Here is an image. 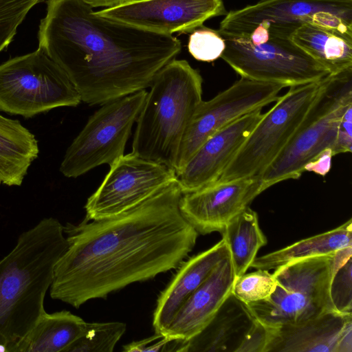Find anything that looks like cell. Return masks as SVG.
<instances>
[{
  "label": "cell",
  "mask_w": 352,
  "mask_h": 352,
  "mask_svg": "<svg viewBox=\"0 0 352 352\" xmlns=\"http://www.w3.org/2000/svg\"><path fill=\"white\" fill-rule=\"evenodd\" d=\"M182 195L176 179L122 213L67 223L68 247L55 265L51 298L78 309L178 268L199 235L182 214Z\"/></svg>",
  "instance_id": "6da1fadb"
},
{
  "label": "cell",
  "mask_w": 352,
  "mask_h": 352,
  "mask_svg": "<svg viewBox=\"0 0 352 352\" xmlns=\"http://www.w3.org/2000/svg\"><path fill=\"white\" fill-rule=\"evenodd\" d=\"M38 47L67 74L81 101L101 105L149 87L181 42L97 15L82 0H47Z\"/></svg>",
  "instance_id": "7a4b0ae2"
},
{
  "label": "cell",
  "mask_w": 352,
  "mask_h": 352,
  "mask_svg": "<svg viewBox=\"0 0 352 352\" xmlns=\"http://www.w3.org/2000/svg\"><path fill=\"white\" fill-rule=\"evenodd\" d=\"M68 247L64 226L41 219L0 261V351L11 352L45 312L54 267Z\"/></svg>",
  "instance_id": "3957f363"
},
{
  "label": "cell",
  "mask_w": 352,
  "mask_h": 352,
  "mask_svg": "<svg viewBox=\"0 0 352 352\" xmlns=\"http://www.w3.org/2000/svg\"><path fill=\"white\" fill-rule=\"evenodd\" d=\"M203 79L185 60L155 75L136 120L132 153L175 170L182 140L202 100Z\"/></svg>",
  "instance_id": "277c9868"
},
{
  "label": "cell",
  "mask_w": 352,
  "mask_h": 352,
  "mask_svg": "<svg viewBox=\"0 0 352 352\" xmlns=\"http://www.w3.org/2000/svg\"><path fill=\"white\" fill-rule=\"evenodd\" d=\"M350 257L352 246L335 254L298 260L274 270L276 288L266 299L248 304L265 326L276 328L338 311L330 296L333 274Z\"/></svg>",
  "instance_id": "5b68a950"
},
{
  "label": "cell",
  "mask_w": 352,
  "mask_h": 352,
  "mask_svg": "<svg viewBox=\"0 0 352 352\" xmlns=\"http://www.w3.org/2000/svg\"><path fill=\"white\" fill-rule=\"evenodd\" d=\"M351 105L352 67L324 77L296 131L260 176L263 190L298 179L305 166L324 150L331 148L333 154L342 116Z\"/></svg>",
  "instance_id": "8992f818"
},
{
  "label": "cell",
  "mask_w": 352,
  "mask_h": 352,
  "mask_svg": "<svg viewBox=\"0 0 352 352\" xmlns=\"http://www.w3.org/2000/svg\"><path fill=\"white\" fill-rule=\"evenodd\" d=\"M81 102L65 72L39 48L0 65V111L30 118Z\"/></svg>",
  "instance_id": "52a82bcc"
},
{
  "label": "cell",
  "mask_w": 352,
  "mask_h": 352,
  "mask_svg": "<svg viewBox=\"0 0 352 352\" xmlns=\"http://www.w3.org/2000/svg\"><path fill=\"white\" fill-rule=\"evenodd\" d=\"M322 80L289 87L279 96L263 113L217 182L260 177L296 131L318 95Z\"/></svg>",
  "instance_id": "ba28073f"
},
{
  "label": "cell",
  "mask_w": 352,
  "mask_h": 352,
  "mask_svg": "<svg viewBox=\"0 0 352 352\" xmlns=\"http://www.w3.org/2000/svg\"><path fill=\"white\" fill-rule=\"evenodd\" d=\"M304 23L352 34V0H260L227 13L217 31L223 38H241L259 27L269 37L289 39Z\"/></svg>",
  "instance_id": "9c48e42d"
},
{
  "label": "cell",
  "mask_w": 352,
  "mask_h": 352,
  "mask_svg": "<svg viewBox=\"0 0 352 352\" xmlns=\"http://www.w3.org/2000/svg\"><path fill=\"white\" fill-rule=\"evenodd\" d=\"M146 94L144 89L101 104L67 148L60 173L76 178L122 157Z\"/></svg>",
  "instance_id": "30bf717a"
},
{
  "label": "cell",
  "mask_w": 352,
  "mask_h": 352,
  "mask_svg": "<svg viewBox=\"0 0 352 352\" xmlns=\"http://www.w3.org/2000/svg\"><path fill=\"white\" fill-rule=\"evenodd\" d=\"M221 58L241 77L286 87L317 82L328 71L289 38L269 37L254 44L248 38H223Z\"/></svg>",
  "instance_id": "8fae6325"
},
{
  "label": "cell",
  "mask_w": 352,
  "mask_h": 352,
  "mask_svg": "<svg viewBox=\"0 0 352 352\" xmlns=\"http://www.w3.org/2000/svg\"><path fill=\"white\" fill-rule=\"evenodd\" d=\"M98 189L87 199L85 219L109 217L142 204L177 179L174 169L133 153L110 166Z\"/></svg>",
  "instance_id": "7c38bea8"
},
{
  "label": "cell",
  "mask_w": 352,
  "mask_h": 352,
  "mask_svg": "<svg viewBox=\"0 0 352 352\" xmlns=\"http://www.w3.org/2000/svg\"><path fill=\"white\" fill-rule=\"evenodd\" d=\"M286 87L242 78L209 100H202L193 113L182 140L176 175L199 147L214 133L235 120L275 102Z\"/></svg>",
  "instance_id": "4fadbf2b"
},
{
  "label": "cell",
  "mask_w": 352,
  "mask_h": 352,
  "mask_svg": "<svg viewBox=\"0 0 352 352\" xmlns=\"http://www.w3.org/2000/svg\"><path fill=\"white\" fill-rule=\"evenodd\" d=\"M95 13L151 32L172 35L201 27L212 17L226 14L222 0H130Z\"/></svg>",
  "instance_id": "5bb4252c"
},
{
  "label": "cell",
  "mask_w": 352,
  "mask_h": 352,
  "mask_svg": "<svg viewBox=\"0 0 352 352\" xmlns=\"http://www.w3.org/2000/svg\"><path fill=\"white\" fill-rule=\"evenodd\" d=\"M270 331L230 292L208 323L187 341L185 352H265Z\"/></svg>",
  "instance_id": "9a60e30c"
},
{
  "label": "cell",
  "mask_w": 352,
  "mask_h": 352,
  "mask_svg": "<svg viewBox=\"0 0 352 352\" xmlns=\"http://www.w3.org/2000/svg\"><path fill=\"white\" fill-rule=\"evenodd\" d=\"M264 190L259 177L217 182L182 195V214L199 234L222 232Z\"/></svg>",
  "instance_id": "2e32d148"
},
{
  "label": "cell",
  "mask_w": 352,
  "mask_h": 352,
  "mask_svg": "<svg viewBox=\"0 0 352 352\" xmlns=\"http://www.w3.org/2000/svg\"><path fill=\"white\" fill-rule=\"evenodd\" d=\"M263 113L259 109L245 114L208 138L176 175L182 193L217 182Z\"/></svg>",
  "instance_id": "e0dca14e"
},
{
  "label": "cell",
  "mask_w": 352,
  "mask_h": 352,
  "mask_svg": "<svg viewBox=\"0 0 352 352\" xmlns=\"http://www.w3.org/2000/svg\"><path fill=\"white\" fill-rule=\"evenodd\" d=\"M265 352H352V313L329 311L270 328Z\"/></svg>",
  "instance_id": "ac0fdd59"
},
{
  "label": "cell",
  "mask_w": 352,
  "mask_h": 352,
  "mask_svg": "<svg viewBox=\"0 0 352 352\" xmlns=\"http://www.w3.org/2000/svg\"><path fill=\"white\" fill-rule=\"evenodd\" d=\"M235 276L230 256L223 258L177 312L166 332L188 341L208 323L230 294Z\"/></svg>",
  "instance_id": "d6986e66"
},
{
  "label": "cell",
  "mask_w": 352,
  "mask_h": 352,
  "mask_svg": "<svg viewBox=\"0 0 352 352\" xmlns=\"http://www.w3.org/2000/svg\"><path fill=\"white\" fill-rule=\"evenodd\" d=\"M230 256L223 239L210 248L184 261L166 288L160 293L153 312L155 333H164L173 318L210 274L216 265Z\"/></svg>",
  "instance_id": "ffe728a7"
},
{
  "label": "cell",
  "mask_w": 352,
  "mask_h": 352,
  "mask_svg": "<svg viewBox=\"0 0 352 352\" xmlns=\"http://www.w3.org/2000/svg\"><path fill=\"white\" fill-rule=\"evenodd\" d=\"M289 39L306 54L335 74L352 67V34L304 23Z\"/></svg>",
  "instance_id": "44dd1931"
},
{
  "label": "cell",
  "mask_w": 352,
  "mask_h": 352,
  "mask_svg": "<svg viewBox=\"0 0 352 352\" xmlns=\"http://www.w3.org/2000/svg\"><path fill=\"white\" fill-rule=\"evenodd\" d=\"M38 154L34 135L19 120L0 114V185L21 186Z\"/></svg>",
  "instance_id": "7402d4cb"
},
{
  "label": "cell",
  "mask_w": 352,
  "mask_h": 352,
  "mask_svg": "<svg viewBox=\"0 0 352 352\" xmlns=\"http://www.w3.org/2000/svg\"><path fill=\"white\" fill-rule=\"evenodd\" d=\"M86 326V321L69 311H45L11 352H65Z\"/></svg>",
  "instance_id": "603a6c76"
},
{
  "label": "cell",
  "mask_w": 352,
  "mask_h": 352,
  "mask_svg": "<svg viewBox=\"0 0 352 352\" xmlns=\"http://www.w3.org/2000/svg\"><path fill=\"white\" fill-rule=\"evenodd\" d=\"M351 223L350 219L336 228L256 257L250 267L256 270H275L293 261L333 254L343 248L352 246Z\"/></svg>",
  "instance_id": "cb8c5ba5"
},
{
  "label": "cell",
  "mask_w": 352,
  "mask_h": 352,
  "mask_svg": "<svg viewBox=\"0 0 352 352\" xmlns=\"http://www.w3.org/2000/svg\"><path fill=\"white\" fill-rule=\"evenodd\" d=\"M228 245L235 278L244 274L267 243L257 213L250 207L232 219L221 232Z\"/></svg>",
  "instance_id": "d4e9b609"
},
{
  "label": "cell",
  "mask_w": 352,
  "mask_h": 352,
  "mask_svg": "<svg viewBox=\"0 0 352 352\" xmlns=\"http://www.w3.org/2000/svg\"><path fill=\"white\" fill-rule=\"evenodd\" d=\"M126 328L122 322H87L82 336L65 352H112Z\"/></svg>",
  "instance_id": "484cf974"
},
{
  "label": "cell",
  "mask_w": 352,
  "mask_h": 352,
  "mask_svg": "<svg viewBox=\"0 0 352 352\" xmlns=\"http://www.w3.org/2000/svg\"><path fill=\"white\" fill-rule=\"evenodd\" d=\"M276 280L269 270L256 271L236 277L231 293L246 304L267 298L276 288Z\"/></svg>",
  "instance_id": "4316f807"
},
{
  "label": "cell",
  "mask_w": 352,
  "mask_h": 352,
  "mask_svg": "<svg viewBox=\"0 0 352 352\" xmlns=\"http://www.w3.org/2000/svg\"><path fill=\"white\" fill-rule=\"evenodd\" d=\"M42 0H0V52L8 47L29 11Z\"/></svg>",
  "instance_id": "83f0119b"
},
{
  "label": "cell",
  "mask_w": 352,
  "mask_h": 352,
  "mask_svg": "<svg viewBox=\"0 0 352 352\" xmlns=\"http://www.w3.org/2000/svg\"><path fill=\"white\" fill-rule=\"evenodd\" d=\"M225 47V41L218 31L206 28L192 31L188 43L190 54L204 62H212L221 57Z\"/></svg>",
  "instance_id": "f1b7e54d"
},
{
  "label": "cell",
  "mask_w": 352,
  "mask_h": 352,
  "mask_svg": "<svg viewBox=\"0 0 352 352\" xmlns=\"http://www.w3.org/2000/svg\"><path fill=\"white\" fill-rule=\"evenodd\" d=\"M352 257L342 265L333 276L330 296L336 309L340 313H352Z\"/></svg>",
  "instance_id": "f546056e"
},
{
  "label": "cell",
  "mask_w": 352,
  "mask_h": 352,
  "mask_svg": "<svg viewBox=\"0 0 352 352\" xmlns=\"http://www.w3.org/2000/svg\"><path fill=\"white\" fill-rule=\"evenodd\" d=\"M187 341L170 338L163 333L155 335L123 346L126 352H185Z\"/></svg>",
  "instance_id": "4dcf8cb0"
},
{
  "label": "cell",
  "mask_w": 352,
  "mask_h": 352,
  "mask_svg": "<svg viewBox=\"0 0 352 352\" xmlns=\"http://www.w3.org/2000/svg\"><path fill=\"white\" fill-rule=\"evenodd\" d=\"M352 105L343 113L338 128L333 155L351 152L352 147Z\"/></svg>",
  "instance_id": "1f68e13d"
},
{
  "label": "cell",
  "mask_w": 352,
  "mask_h": 352,
  "mask_svg": "<svg viewBox=\"0 0 352 352\" xmlns=\"http://www.w3.org/2000/svg\"><path fill=\"white\" fill-rule=\"evenodd\" d=\"M333 157V154L331 148L324 150L305 166V171L314 172L317 175L325 176L331 169Z\"/></svg>",
  "instance_id": "d6a6232c"
},
{
  "label": "cell",
  "mask_w": 352,
  "mask_h": 352,
  "mask_svg": "<svg viewBox=\"0 0 352 352\" xmlns=\"http://www.w3.org/2000/svg\"><path fill=\"white\" fill-rule=\"evenodd\" d=\"M91 8L104 7L111 8L122 5L130 0H82Z\"/></svg>",
  "instance_id": "836d02e7"
}]
</instances>
